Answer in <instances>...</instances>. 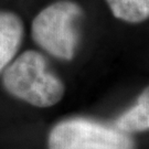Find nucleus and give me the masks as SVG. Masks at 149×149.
I'll return each instance as SVG.
<instances>
[{"instance_id":"f257e3e1","label":"nucleus","mask_w":149,"mask_h":149,"mask_svg":"<svg viewBox=\"0 0 149 149\" xmlns=\"http://www.w3.org/2000/svg\"><path fill=\"white\" fill-rule=\"evenodd\" d=\"M3 85L15 97L37 107H50L64 95V84L50 70L45 58L26 51L6 69Z\"/></svg>"},{"instance_id":"f03ea898","label":"nucleus","mask_w":149,"mask_h":149,"mask_svg":"<svg viewBox=\"0 0 149 149\" xmlns=\"http://www.w3.org/2000/svg\"><path fill=\"white\" fill-rule=\"evenodd\" d=\"M83 9L73 0H58L40 11L33 19V41L45 52L60 60L74 58L79 44L77 21Z\"/></svg>"},{"instance_id":"7ed1b4c3","label":"nucleus","mask_w":149,"mask_h":149,"mask_svg":"<svg viewBox=\"0 0 149 149\" xmlns=\"http://www.w3.org/2000/svg\"><path fill=\"white\" fill-rule=\"evenodd\" d=\"M126 133L86 118H71L55 125L49 149H133Z\"/></svg>"},{"instance_id":"20e7f679","label":"nucleus","mask_w":149,"mask_h":149,"mask_svg":"<svg viewBox=\"0 0 149 149\" xmlns=\"http://www.w3.org/2000/svg\"><path fill=\"white\" fill-rule=\"evenodd\" d=\"M23 37V23L13 12L0 11V72L16 55Z\"/></svg>"},{"instance_id":"39448f33","label":"nucleus","mask_w":149,"mask_h":149,"mask_svg":"<svg viewBox=\"0 0 149 149\" xmlns=\"http://www.w3.org/2000/svg\"><path fill=\"white\" fill-rule=\"evenodd\" d=\"M115 128L126 134L149 130V85L140 93L134 106L116 119Z\"/></svg>"},{"instance_id":"423d86ee","label":"nucleus","mask_w":149,"mask_h":149,"mask_svg":"<svg viewBox=\"0 0 149 149\" xmlns=\"http://www.w3.org/2000/svg\"><path fill=\"white\" fill-rule=\"evenodd\" d=\"M118 20L137 24L149 19V0H105Z\"/></svg>"}]
</instances>
